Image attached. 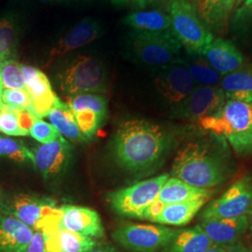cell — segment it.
Wrapping results in <instances>:
<instances>
[{"mask_svg": "<svg viewBox=\"0 0 252 252\" xmlns=\"http://www.w3.org/2000/svg\"><path fill=\"white\" fill-rule=\"evenodd\" d=\"M169 137L162 127L145 120L127 121L119 127L112 151L119 165L131 172L153 167L167 151Z\"/></svg>", "mask_w": 252, "mask_h": 252, "instance_id": "6da1fadb", "label": "cell"}, {"mask_svg": "<svg viewBox=\"0 0 252 252\" xmlns=\"http://www.w3.org/2000/svg\"><path fill=\"white\" fill-rule=\"evenodd\" d=\"M171 173L173 178L190 186L209 189L226 180L229 169L223 159L208 145L193 141L178 152Z\"/></svg>", "mask_w": 252, "mask_h": 252, "instance_id": "7a4b0ae2", "label": "cell"}, {"mask_svg": "<svg viewBox=\"0 0 252 252\" xmlns=\"http://www.w3.org/2000/svg\"><path fill=\"white\" fill-rule=\"evenodd\" d=\"M199 126L204 130L223 137L240 155L252 153V105L225 100L213 114L202 118Z\"/></svg>", "mask_w": 252, "mask_h": 252, "instance_id": "3957f363", "label": "cell"}, {"mask_svg": "<svg viewBox=\"0 0 252 252\" xmlns=\"http://www.w3.org/2000/svg\"><path fill=\"white\" fill-rule=\"evenodd\" d=\"M60 90L67 95L105 94L108 90V73L99 59L78 55L67 62L58 74Z\"/></svg>", "mask_w": 252, "mask_h": 252, "instance_id": "277c9868", "label": "cell"}, {"mask_svg": "<svg viewBox=\"0 0 252 252\" xmlns=\"http://www.w3.org/2000/svg\"><path fill=\"white\" fill-rule=\"evenodd\" d=\"M168 15L171 32L188 54L203 55L213 41V35L203 24L193 3L189 0H169Z\"/></svg>", "mask_w": 252, "mask_h": 252, "instance_id": "5b68a950", "label": "cell"}, {"mask_svg": "<svg viewBox=\"0 0 252 252\" xmlns=\"http://www.w3.org/2000/svg\"><path fill=\"white\" fill-rule=\"evenodd\" d=\"M182 46L171 30L161 32L135 31L131 35L133 59L149 66L162 67L180 61Z\"/></svg>", "mask_w": 252, "mask_h": 252, "instance_id": "8992f818", "label": "cell"}, {"mask_svg": "<svg viewBox=\"0 0 252 252\" xmlns=\"http://www.w3.org/2000/svg\"><path fill=\"white\" fill-rule=\"evenodd\" d=\"M6 213L42 234L59 230L61 212L53 199L21 194L10 202Z\"/></svg>", "mask_w": 252, "mask_h": 252, "instance_id": "52a82bcc", "label": "cell"}, {"mask_svg": "<svg viewBox=\"0 0 252 252\" xmlns=\"http://www.w3.org/2000/svg\"><path fill=\"white\" fill-rule=\"evenodd\" d=\"M168 178L167 174L161 175L114 191L108 195L109 205L119 215L141 220L145 209L157 199Z\"/></svg>", "mask_w": 252, "mask_h": 252, "instance_id": "ba28073f", "label": "cell"}, {"mask_svg": "<svg viewBox=\"0 0 252 252\" xmlns=\"http://www.w3.org/2000/svg\"><path fill=\"white\" fill-rule=\"evenodd\" d=\"M178 230L164 225L126 224L112 233L116 243L130 252H158L162 251Z\"/></svg>", "mask_w": 252, "mask_h": 252, "instance_id": "9c48e42d", "label": "cell"}, {"mask_svg": "<svg viewBox=\"0 0 252 252\" xmlns=\"http://www.w3.org/2000/svg\"><path fill=\"white\" fill-rule=\"evenodd\" d=\"M252 204V180L243 178L236 181L219 198L212 201L201 219H232L249 215Z\"/></svg>", "mask_w": 252, "mask_h": 252, "instance_id": "30bf717a", "label": "cell"}, {"mask_svg": "<svg viewBox=\"0 0 252 252\" xmlns=\"http://www.w3.org/2000/svg\"><path fill=\"white\" fill-rule=\"evenodd\" d=\"M65 104L70 108L86 140L93 138L107 116V98L98 94H79L67 95Z\"/></svg>", "mask_w": 252, "mask_h": 252, "instance_id": "8fae6325", "label": "cell"}, {"mask_svg": "<svg viewBox=\"0 0 252 252\" xmlns=\"http://www.w3.org/2000/svg\"><path fill=\"white\" fill-rule=\"evenodd\" d=\"M159 68L154 81L155 87L174 108L180 106L198 86L189 76L182 59Z\"/></svg>", "mask_w": 252, "mask_h": 252, "instance_id": "7c38bea8", "label": "cell"}, {"mask_svg": "<svg viewBox=\"0 0 252 252\" xmlns=\"http://www.w3.org/2000/svg\"><path fill=\"white\" fill-rule=\"evenodd\" d=\"M225 100L220 87L198 85L180 106L174 108V114L182 120L198 122L216 112Z\"/></svg>", "mask_w": 252, "mask_h": 252, "instance_id": "4fadbf2b", "label": "cell"}, {"mask_svg": "<svg viewBox=\"0 0 252 252\" xmlns=\"http://www.w3.org/2000/svg\"><path fill=\"white\" fill-rule=\"evenodd\" d=\"M33 164L44 179L60 175L71 157V146L62 135L51 143L39 144L32 150Z\"/></svg>", "mask_w": 252, "mask_h": 252, "instance_id": "5bb4252c", "label": "cell"}, {"mask_svg": "<svg viewBox=\"0 0 252 252\" xmlns=\"http://www.w3.org/2000/svg\"><path fill=\"white\" fill-rule=\"evenodd\" d=\"M22 72L26 82L27 93L39 118L47 117L48 113L58 105L61 100L56 95L46 74L38 68L23 65Z\"/></svg>", "mask_w": 252, "mask_h": 252, "instance_id": "9a60e30c", "label": "cell"}, {"mask_svg": "<svg viewBox=\"0 0 252 252\" xmlns=\"http://www.w3.org/2000/svg\"><path fill=\"white\" fill-rule=\"evenodd\" d=\"M59 230H67L94 239L102 238L105 229L98 213L88 207L64 205L59 207Z\"/></svg>", "mask_w": 252, "mask_h": 252, "instance_id": "2e32d148", "label": "cell"}, {"mask_svg": "<svg viewBox=\"0 0 252 252\" xmlns=\"http://www.w3.org/2000/svg\"><path fill=\"white\" fill-rule=\"evenodd\" d=\"M101 35L99 24L92 18H85L62 37L50 51L46 65L54 63L62 57L82 46L87 45Z\"/></svg>", "mask_w": 252, "mask_h": 252, "instance_id": "e0dca14e", "label": "cell"}, {"mask_svg": "<svg viewBox=\"0 0 252 252\" xmlns=\"http://www.w3.org/2000/svg\"><path fill=\"white\" fill-rule=\"evenodd\" d=\"M250 216L245 215L232 219L203 220L199 226L212 243L223 247L237 243L250 228Z\"/></svg>", "mask_w": 252, "mask_h": 252, "instance_id": "ac0fdd59", "label": "cell"}, {"mask_svg": "<svg viewBox=\"0 0 252 252\" xmlns=\"http://www.w3.org/2000/svg\"><path fill=\"white\" fill-rule=\"evenodd\" d=\"M203 56L222 77L243 65V55L232 42L223 38L213 39L205 50Z\"/></svg>", "mask_w": 252, "mask_h": 252, "instance_id": "d6986e66", "label": "cell"}, {"mask_svg": "<svg viewBox=\"0 0 252 252\" xmlns=\"http://www.w3.org/2000/svg\"><path fill=\"white\" fill-rule=\"evenodd\" d=\"M34 233L16 218L0 214V252H25Z\"/></svg>", "mask_w": 252, "mask_h": 252, "instance_id": "ffe728a7", "label": "cell"}, {"mask_svg": "<svg viewBox=\"0 0 252 252\" xmlns=\"http://www.w3.org/2000/svg\"><path fill=\"white\" fill-rule=\"evenodd\" d=\"M226 100L240 101L252 105V64L241 65L220 81Z\"/></svg>", "mask_w": 252, "mask_h": 252, "instance_id": "44dd1931", "label": "cell"}, {"mask_svg": "<svg viewBox=\"0 0 252 252\" xmlns=\"http://www.w3.org/2000/svg\"><path fill=\"white\" fill-rule=\"evenodd\" d=\"M43 237L49 252H89L98 246L95 239L67 230L43 234Z\"/></svg>", "mask_w": 252, "mask_h": 252, "instance_id": "7402d4cb", "label": "cell"}, {"mask_svg": "<svg viewBox=\"0 0 252 252\" xmlns=\"http://www.w3.org/2000/svg\"><path fill=\"white\" fill-rule=\"evenodd\" d=\"M237 0H194V8L203 24L209 30L224 27Z\"/></svg>", "mask_w": 252, "mask_h": 252, "instance_id": "603a6c76", "label": "cell"}, {"mask_svg": "<svg viewBox=\"0 0 252 252\" xmlns=\"http://www.w3.org/2000/svg\"><path fill=\"white\" fill-rule=\"evenodd\" d=\"M207 201L206 198L197 199L165 205L153 222L164 226L186 225L196 216Z\"/></svg>", "mask_w": 252, "mask_h": 252, "instance_id": "cb8c5ba5", "label": "cell"}, {"mask_svg": "<svg viewBox=\"0 0 252 252\" xmlns=\"http://www.w3.org/2000/svg\"><path fill=\"white\" fill-rule=\"evenodd\" d=\"M211 194L212 191L209 189L196 188L176 178L169 177L160 189L157 200L165 206L190 200L208 199Z\"/></svg>", "mask_w": 252, "mask_h": 252, "instance_id": "d4e9b609", "label": "cell"}, {"mask_svg": "<svg viewBox=\"0 0 252 252\" xmlns=\"http://www.w3.org/2000/svg\"><path fill=\"white\" fill-rule=\"evenodd\" d=\"M213 245L203 229L197 225L178 230L162 252H206Z\"/></svg>", "mask_w": 252, "mask_h": 252, "instance_id": "484cf974", "label": "cell"}, {"mask_svg": "<svg viewBox=\"0 0 252 252\" xmlns=\"http://www.w3.org/2000/svg\"><path fill=\"white\" fill-rule=\"evenodd\" d=\"M47 117L49 118L51 125L64 138H67L73 142L87 141L81 134L70 108L65 103L61 101L58 105L51 109Z\"/></svg>", "mask_w": 252, "mask_h": 252, "instance_id": "4316f807", "label": "cell"}, {"mask_svg": "<svg viewBox=\"0 0 252 252\" xmlns=\"http://www.w3.org/2000/svg\"><path fill=\"white\" fill-rule=\"evenodd\" d=\"M124 24L134 28L135 31L161 32L171 29L169 15L161 10L131 12L124 19Z\"/></svg>", "mask_w": 252, "mask_h": 252, "instance_id": "83f0119b", "label": "cell"}, {"mask_svg": "<svg viewBox=\"0 0 252 252\" xmlns=\"http://www.w3.org/2000/svg\"><path fill=\"white\" fill-rule=\"evenodd\" d=\"M182 59L189 76L199 86H217L222 76L210 65L203 55H190Z\"/></svg>", "mask_w": 252, "mask_h": 252, "instance_id": "f1b7e54d", "label": "cell"}, {"mask_svg": "<svg viewBox=\"0 0 252 252\" xmlns=\"http://www.w3.org/2000/svg\"><path fill=\"white\" fill-rule=\"evenodd\" d=\"M18 23L12 17L0 20V62L14 59L19 44Z\"/></svg>", "mask_w": 252, "mask_h": 252, "instance_id": "f546056e", "label": "cell"}, {"mask_svg": "<svg viewBox=\"0 0 252 252\" xmlns=\"http://www.w3.org/2000/svg\"><path fill=\"white\" fill-rule=\"evenodd\" d=\"M0 76L5 89L27 92L26 82L22 72V64L16 60L9 59L0 62Z\"/></svg>", "mask_w": 252, "mask_h": 252, "instance_id": "4dcf8cb0", "label": "cell"}, {"mask_svg": "<svg viewBox=\"0 0 252 252\" xmlns=\"http://www.w3.org/2000/svg\"><path fill=\"white\" fill-rule=\"evenodd\" d=\"M0 156L17 162H32L33 153L23 142L0 136Z\"/></svg>", "mask_w": 252, "mask_h": 252, "instance_id": "1f68e13d", "label": "cell"}, {"mask_svg": "<svg viewBox=\"0 0 252 252\" xmlns=\"http://www.w3.org/2000/svg\"><path fill=\"white\" fill-rule=\"evenodd\" d=\"M19 108H10L2 103L0 97V132L7 135L24 136L29 135L20 125Z\"/></svg>", "mask_w": 252, "mask_h": 252, "instance_id": "d6a6232c", "label": "cell"}, {"mask_svg": "<svg viewBox=\"0 0 252 252\" xmlns=\"http://www.w3.org/2000/svg\"><path fill=\"white\" fill-rule=\"evenodd\" d=\"M1 101L3 104L10 108L27 109L36 115L32 102L26 91L3 89L1 94Z\"/></svg>", "mask_w": 252, "mask_h": 252, "instance_id": "836d02e7", "label": "cell"}, {"mask_svg": "<svg viewBox=\"0 0 252 252\" xmlns=\"http://www.w3.org/2000/svg\"><path fill=\"white\" fill-rule=\"evenodd\" d=\"M29 135L41 144L51 143L61 136L54 126L46 123L41 118H37L35 121L29 131Z\"/></svg>", "mask_w": 252, "mask_h": 252, "instance_id": "e575fe53", "label": "cell"}, {"mask_svg": "<svg viewBox=\"0 0 252 252\" xmlns=\"http://www.w3.org/2000/svg\"><path fill=\"white\" fill-rule=\"evenodd\" d=\"M232 27L236 31H245L252 27V0H246L243 5L235 10Z\"/></svg>", "mask_w": 252, "mask_h": 252, "instance_id": "d590c367", "label": "cell"}, {"mask_svg": "<svg viewBox=\"0 0 252 252\" xmlns=\"http://www.w3.org/2000/svg\"><path fill=\"white\" fill-rule=\"evenodd\" d=\"M164 207V205L162 202H160L159 200H155L153 203H152L149 207H147L142 214L141 220H150L153 221L156 219V217L160 214V212L162 211V208Z\"/></svg>", "mask_w": 252, "mask_h": 252, "instance_id": "8d00e7d4", "label": "cell"}, {"mask_svg": "<svg viewBox=\"0 0 252 252\" xmlns=\"http://www.w3.org/2000/svg\"><path fill=\"white\" fill-rule=\"evenodd\" d=\"M25 252H49L46 249L43 234L39 232H35L31 242Z\"/></svg>", "mask_w": 252, "mask_h": 252, "instance_id": "74e56055", "label": "cell"}, {"mask_svg": "<svg viewBox=\"0 0 252 252\" xmlns=\"http://www.w3.org/2000/svg\"><path fill=\"white\" fill-rule=\"evenodd\" d=\"M222 252H252V250H249L244 245L239 242L229 245V246H223Z\"/></svg>", "mask_w": 252, "mask_h": 252, "instance_id": "f35d334b", "label": "cell"}, {"mask_svg": "<svg viewBox=\"0 0 252 252\" xmlns=\"http://www.w3.org/2000/svg\"><path fill=\"white\" fill-rule=\"evenodd\" d=\"M89 252H118L117 250L109 245H101V246H96L94 250H92Z\"/></svg>", "mask_w": 252, "mask_h": 252, "instance_id": "ab89813d", "label": "cell"}, {"mask_svg": "<svg viewBox=\"0 0 252 252\" xmlns=\"http://www.w3.org/2000/svg\"><path fill=\"white\" fill-rule=\"evenodd\" d=\"M132 1H133V3L135 4V6L141 8V9H144L146 7L158 2L159 0H132Z\"/></svg>", "mask_w": 252, "mask_h": 252, "instance_id": "60d3db41", "label": "cell"}, {"mask_svg": "<svg viewBox=\"0 0 252 252\" xmlns=\"http://www.w3.org/2000/svg\"><path fill=\"white\" fill-rule=\"evenodd\" d=\"M206 252H222V248L217 245H213L209 250H207Z\"/></svg>", "mask_w": 252, "mask_h": 252, "instance_id": "b9f144b4", "label": "cell"}, {"mask_svg": "<svg viewBox=\"0 0 252 252\" xmlns=\"http://www.w3.org/2000/svg\"><path fill=\"white\" fill-rule=\"evenodd\" d=\"M249 216H250V229L252 231V207H251V211H250V214H249Z\"/></svg>", "mask_w": 252, "mask_h": 252, "instance_id": "7bdbcfd3", "label": "cell"}, {"mask_svg": "<svg viewBox=\"0 0 252 252\" xmlns=\"http://www.w3.org/2000/svg\"><path fill=\"white\" fill-rule=\"evenodd\" d=\"M115 4H125L128 0H111Z\"/></svg>", "mask_w": 252, "mask_h": 252, "instance_id": "ee69618b", "label": "cell"}, {"mask_svg": "<svg viewBox=\"0 0 252 252\" xmlns=\"http://www.w3.org/2000/svg\"><path fill=\"white\" fill-rule=\"evenodd\" d=\"M42 2H63V1H67V0H40Z\"/></svg>", "mask_w": 252, "mask_h": 252, "instance_id": "f6af8a7d", "label": "cell"}, {"mask_svg": "<svg viewBox=\"0 0 252 252\" xmlns=\"http://www.w3.org/2000/svg\"><path fill=\"white\" fill-rule=\"evenodd\" d=\"M3 89H4V87H3V82H2V79H1V76H0V97H1V94H2Z\"/></svg>", "mask_w": 252, "mask_h": 252, "instance_id": "bcb514c9", "label": "cell"}, {"mask_svg": "<svg viewBox=\"0 0 252 252\" xmlns=\"http://www.w3.org/2000/svg\"><path fill=\"white\" fill-rule=\"evenodd\" d=\"M242 2H244V0H237V1H236V5H237V6H239Z\"/></svg>", "mask_w": 252, "mask_h": 252, "instance_id": "7dc6e473", "label": "cell"}, {"mask_svg": "<svg viewBox=\"0 0 252 252\" xmlns=\"http://www.w3.org/2000/svg\"><path fill=\"white\" fill-rule=\"evenodd\" d=\"M0 197H1V191H0Z\"/></svg>", "mask_w": 252, "mask_h": 252, "instance_id": "c3c4849f", "label": "cell"}]
</instances>
